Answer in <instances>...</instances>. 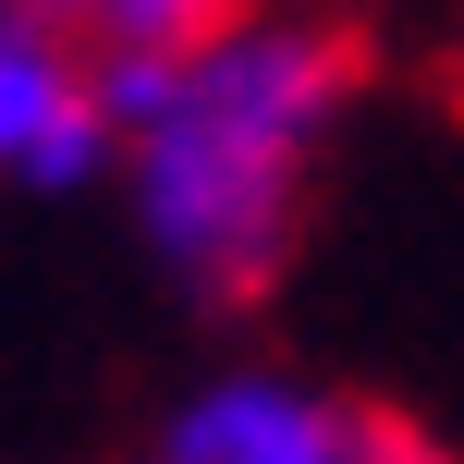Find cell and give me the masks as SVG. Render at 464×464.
Wrapping results in <instances>:
<instances>
[{
	"instance_id": "7a4b0ae2",
	"label": "cell",
	"mask_w": 464,
	"mask_h": 464,
	"mask_svg": "<svg viewBox=\"0 0 464 464\" xmlns=\"http://www.w3.org/2000/svg\"><path fill=\"white\" fill-rule=\"evenodd\" d=\"M379 440H392V416L354 403L343 379H305V367L245 354V367H208L160 416L147 464H379Z\"/></svg>"
},
{
	"instance_id": "277c9868",
	"label": "cell",
	"mask_w": 464,
	"mask_h": 464,
	"mask_svg": "<svg viewBox=\"0 0 464 464\" xmlns=\"http://www.w3.org/2000/svg\"><path fill=\"white\" fill-rule=\"evenodd\" d=\"M49 24H62L73 49H86L98 73L111 62H171V49H196V37H220L245 0H37Z\"/></svg>"
},
{
	"instance_id": "6da1fadb",
	"label": "cell",
	"mask_w": 464,
	"mask_h": 464,
	"mask_svg": "<svg viewBox=\"0 0 464 464\" xmlns=\"http://www.w3.org/2000/svg\"><path fill=\"white\" fill-rule=\"evenodd\" d=\"M111 171L135 245L196 305H256L305 245L330 147L354 122V49L294 13H232L171 62H111Z\"/></svg>"
},
{
	"instance_id": "3957f363",
	"label": "cell",
	"mask_w": 464,
	"mask_h": 464,
	"mask_svg": "<svg viewBox=\"0 0 464 464\" xmlns=\"http://www.w3.org/2000/svg\"><path fill=\"white\" fill-rule=\"evenodd\" d=\"M111 171V98L98 62L37 13V0H0V184L24 196H73Z\"/></svg>"
},
{
	"instance_id": "5b68a950",
	"label": "cell",
	"mask_w": 464,
	"mask_h": 464,
	"mask_svg": "<svg viewBox=\"0 0 464 464\" xmlns=\"http://www.w3.org/2000/svg\"><path fill=\"white\" fill-rule=\"evenodd\" d=\"M379 464H452L440 440H416V428H392V440H379Z\"/></svg>"
}]
</instances>
